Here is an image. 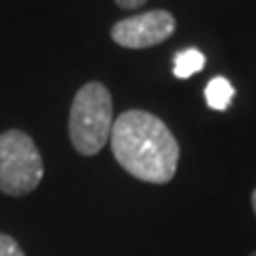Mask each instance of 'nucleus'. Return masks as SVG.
Here are the masks:
<instances>
[{
  "label": "nucleus",
  "mask_w": 256,
  "mask_h": 256,
  "mask_svg": "<svg viewBox=\"0 0 256 256\" xmlns=\"http://www.w3.org/2000/svg\"><path fill=\"white\" fill-rule=\"evenodd\" d=\"M111 152L118 164L134 180L169 184L180 162V143L158 116L143 109H128L114 120Z\"/></svg>",
  "instance_id": "f257e3e1"
},
{
  "label": "nucleus",
  "mask_w": 256,
  "mask_h": 256,
  "mask_svg": "<svg viewBox=\"0 0 256 256\" xmlns=\"http://www.w3.org/2000/svg\"><path fill=\"white\" fill-rule=\"evenodd\" d=\"M114 128V98L107 86L88 82L77 90L68 111V137L82 156H96Z\"/></svg>",
  "instance_id": "f03ea898"
},
{
  "label": "nucleus",
  "mask_w": 256,
  "mask_h": 256,
  "mask_svg": "<svg viewBox=\"0 0 256 256\" xmlns=\"http://www.w3.org/2000/svg\"><path fill=\"white\" fill-rule=\"evenodd\" d=\"M43 158L28 132L11 128L0 134V192L26 196L43 180Z\"/></svg>",
  "instance_id": "7ed1b4c3"
},
{
  "label": "nucleus",
  "mask_w": 256,
  "mask_h": 256,
  "mask_svg": "<svg viewBox=\"0 0 256 256\" xmlns=\"http://www.w3.org/2000/svg\"><path fill=\"white\" fill-rule=\"evenodd\" d=\"M175 32V18L164 9L146 11L116 22L111 26L114 43L126 50H148L164 43Z\"/></svg>",
  "instance_id": "20e7f679"
},
{
  "label": "nucleus",
  "mask_w": 256,
  "mask_h": 256,
  "mask_svg": "<svg viewBox=\"0 0 256 256\" xmlns=\"http://www.w3.org/2000/svg\"><path fill=\"white\" fill-rule=\"evenodd\" d=\"M233 96H235V88L226 77H214L205 88L207 105H210L212 109H216V111L228 109V105L233 102Z\"/></svg>",
  "instance_id": "39448f33"
},
{
  "label": "nucleus",
  "mask_w": 256,
  "mask_h": 256,
  "mask_svg": "<svg viewBox=\"0 0 256 256\" xmlns=\"http://www.w3.org/2000/svg\"><path fill=\"white\" fill-rule=\"evenodd\" d=\"M203 66H205V56L198 50H194V47L182 50L173 56V75L178 79H188L196 75L198 70H203Z\"/></svg>",
  "instance_id": "423d86ee"
},
{
  "label": "nucleus",
  "mask_w": 256,
  "mask_h": 256,
  "mask_svg": "<svg viewBox=\"0 0 256 256\" xmlns=\"http://www.w3.org/2000/svg\"><path fill=\"white\" fill-rule=\"evenodd\" d=\"M0 256H26V254H24L20 244L11 235L0 233Z\"/></svg>",
  "instance_id": "0eeeda50"
},
{
  "label": "nucleus",
  "mask_w": 256,
  "mask_h": 256,
  "mask_svg": "<svg viewBox=\"0 0 256 256\" xmlns=\"http://www.w3.org/2000/svg\"><path fill=\"white\" fill-rule=\"evenodd\" d=\"M148 0H116V4L120 6V9H139V6H143Z\"/></svg>",
  "instance_id": "6e6552de"
},
{
  "label": "nucleus",
  "mask_w": 256,
  "mask_h": 256,
  "mask_svg": "<svg viewBox=\"0 0 256 256\" xmlns=\"http://www.w3.org/2000/svg\"><path fill=\"white\" fill-rule=\"evenodd\" d=\"M252 210H254V214H256V188H254V192H252Z\"/></svg>",
  "instance_id": "1a4fd4ad"
},
{
  "label": "nucleus",
  "mask_w": 256,
  "mask_h": 256,
  "mask_svg": "<svg viewBox=\"0 0 256 256\" xmlns=\"http://www.w3.org/2000/svg\"><path fill=\"white\" fill-rule=\"evenodd\" d=\"M250 256H256V252H252V254H250Z\"/></svg>",
  "instance_id": "9d476101"
}]
</instances>
